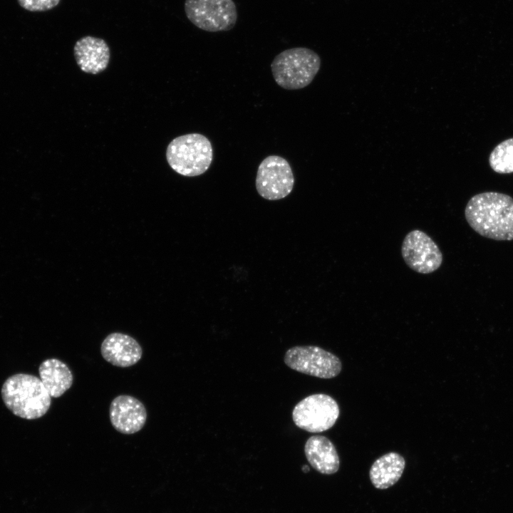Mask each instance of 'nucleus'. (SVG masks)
<instances>
[{
  "instance_id": "3",
  "label": "nucleus",
  "mask_w": 513,
  "mask_h": 513,
  "mask_svg": "<svg viewBox=\"0 0 513 513\" xmlns=\"http://www.w3.org/2000/svg\"><path fill=\"white\" fill-rule=\"evenodd\" d=\"M321 58L306 47L284 50L275 56L271 70L278 86L286 90H299L309 86L318 73Z\"/></svg>"
},
{
  "instance_id": "18",
  "label": "nucleus",
  "mask_w": 513,
  "mask_h": 513,
  "mask_svg": "<svg viewBox=\"0 0 513 513\" xmlns=\"http://www.w3.org/2000/svg\"><path fill=\"white\" fill-rule=\"evenodd\" d=\"M302 470H303L304 472H307L309 471V467H308L307 465H304V467H303V468H302Z\"/></svg>"
},
{
  "instance_id": "11",
  "label": "nucleus",
  "mask_w": 513,
  "mask_h": 513,
  "mask_svg": "<svg viewBox=\"0 0 513 513\" xmlns=\"http://www.w3.org/2000/svg\"><path fill=\"white\" fill-rule=\"evenodd\" d=\"M100 353L111 365L128 368L136 364L141 359L142 348L132 336L114 332L108 334L103 341Z\"/></svg>"
},
{
  "instance_id": "7",
  "label": "nucleus",
  "mask_w": 513,
  "mask_h": 513,
  "mask_svg": "<svg viewBox=\"0 0 513 513\" xmlns=\"http://www.w3.org/2000/svg\"><path fill=\"white\" fill-rule=\"evenodd\" d=\"M284 360L288 367L297 372L325 379L337 376L342 368L336 356L315 346L290 348Z\"/></svg>"
},
{
  "instance_id": "10",
  "label": "nucleus",
  "mask_w": 513,
  "mask_h": 513,
  "mask_svg": "<svg viewBox=\"0 0 513 513\" xmlns=\"http://www.w3.org/2000/svg\"><path fill=\"white\" fill-rule=\"evenodd\" d=\"M147 417L144 404L132 395H118L113 399L109 407L111 425L122 434L131 435L141 430Z\"/></svg>"
},
{
  "instance_id": "16",
  "label": "nucleus",
  "mask_w": 513,
  "mask_h": 513,
  "mask_svg": "<svg viewBox=\"0 0 513 513\" xmlns=\"http://www.w3.org/2000/svg\"><path fill=\"white\" fill-rule=\"evenodd\" d=\"M491 168L500 174L513 172V138L499 143L489 157Z\"/></svg>"
},
{
  "instance_id": "17",
  "label": "nucleus",
  "mask_w": 513,
  "mask_h": 513,
  "mask_svg": "<svg viewBox=\"0 0 513 513\" xmlns=\"http://www.w3.org/2000/svg\"><path fill=\"white\" fill-rule=\"evenodd\" d=\"M61 0H18L24 9L31 11H43L56 7Z\"/></svg>"
},
{
  "instance_id": "15",
  "label": "nucleus",
  "mask_w": 513,
  "mask_h": 513,
  "mask_svg": "<svg viewBox=\"0 0 513 513\" xmlns=\"http://www.w3.org/2000/svg\"><path fill=\"white\" fill-rule=\"evenodd\" d=\"M405 466V461L401 455L394 452L386 453L378 458L370 467V482L377 489H388L399 480Z\"/></svg>"
},
{
  "instance_id": "8",
  "label": "nucleus",
  "mask_w": 513,
  "mask_h": 513,
  "mask_svg": "<svg viewBox=\"0 0 513 513\" xmlns=\"http://www.w3.org/2000/svg\"><path fill=\"white\" fill-rule=\"evenodd\" d=\"M294 176L289 162L279 155H269L259 164L255 179L258 194L273 201L287 197L293 190Z\"/></svg>"
},
{
  "instance_id": "13",
  "label": "nucleus",
  "mask_w": 513,
  "mask_h": 513,
  "mask_svg": "<svg viewBox=\"0 0 513 513\" xmlns=\"http://www.w3.org/2000/svg\"><path fill=\"white\" fill-rule=\"evenodd\" d=\"M304 453L311 466L323 475H333L340 467V460L333 442L323 435H313L306 442Z\"/></svg>"
},
{
  "instance_id": "9",
  "label": "nucleus",
  "mask_w": 513,
  "mask_h": 513,
  "mask_svg": "<svg viewBox=\"0 0 513 513\" xmlns=\"http://www.w3.org/2000/svg\"><path fill=\"white\" fill-rule=\"evenodd\" d=\"M402 257L412 270L423 274L437 270L443 261L437 244L425 232L414 229L405 237L401 246Z\"/></svg>"
},
{
  "instance_id": "6",
  "label": "nucleus",
  "mask_w": 513,
  "mask_h": 513,
  "mask_svg": "<svg viewBox=\"0 0 513 513\" xmlns=\"http://www.w3.org/2000/svg\"><path fill=\"white\" fill-rule=\"evenodd\" d=\"M340 413L336 401L323 393L311 395L299 401L292 411V419L299 428L321 432L332 428Z\"/></svg>"
},
{
  "instance_id": "5",
  "label": "nucleus",
  "mask_w": 513,
  "mask_h": 513,
  "mask_svg": "<svg viewBox=\"0 0 513 513\" xmlns=\"http://www.w3.org/2000/svg\"><path fill=\"white\" fill-rule=\"evenodd\" d=\"M185 12L195 26L209 32L231 30L238 17L233 0H185Z\"/></svg>"
},
{
  "instance_id": "1",
  "label": "nucleus",
  "mask_w": 513,
  "mask_h": 513,
  "mask_svg": "<svg viewBox=\"0 0 513 513\" xmlns=\"http://www.w3.org/2000/svg\"><path fill=\"white\" fill-rule=\"evenodd\" d=\"M465 217L480 235L497 240H513V198L497 192L477 194L467 202Z\"/></svg>"
},
{
  "instance_id": "2",
  "label": "nucleus",
  "mask_w": 513,
  "mask_h": 513,
  "mask_svg": "<svg viewBox=\"0 0 513 513\" xmlns=\"http://www.w3.org/2000/svg\"><path fill=\"white\" fill-rule=\"evenodd\" d=\"M1 395L14 415L26 420L43 417L51 405V397L40 378L27 373L9 376L2 385Z\"/></svg>"
},
{
  "instance_id": "14",
  "label": "nucleus",
  "mask_w": 513,
  "mask_h": 513,
  "mask_svg": "<svg viewBox=\"0 0 513 513\" xmlns=\"http://www.w3.org/2000/svg\"><path fill=\"white\" fill-rule=\"evenodd\" d=\"M40 379L52 398H59L71 388L73 375L69 367L59 359L43 361L38 367Z\"/></svg>"
},
{
  "instance_id": "12",
  "label": "nucleus",
  "mask_w": 513,
  "mask_h": 513,
  "mask_svg": "<svg viewBox=\"0 0 513 513\" xmlns=\"http://www.w3.org/2000/svg\"><path fill=\"white\" fill-rule=\"evenodd\" d=\"M73 54L80 69L87 73L98 74L106 69L110 61V48L103 38L86 36L73 46Z\"/></svg>"
},
{
  "instance_id": "4",
  "label": "nucleus",
  "mask_w": 513,
  "mask_h": 513,
  "mask_svg": "<svg viewBox=\"0 0 513 513\" xmlns=\"http://www.w3.org/2000/svg\"><path fill=\"white\" fill-rule=\"evenodd\" d=\"M166 159L170 167L185 177H196L209 168L213 160L210 140L200 133H189L174 138L167 145Z\"/></svg>"
}]
</instances>
